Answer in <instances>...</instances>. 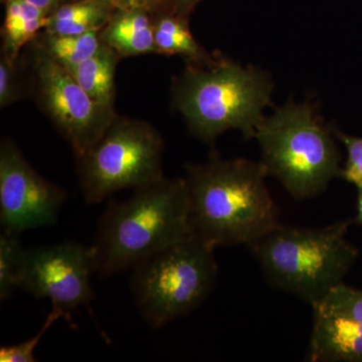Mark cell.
Listing matches in <instances>:
<instances>
[{"instance_id":"cell-8","label":"cell","mask_w":362,"mask_h":362,"mask_svg":"<svg viewBox=\"0 0 362 362\" xmlns=\"http://www.w3.org/2000/svg\"><path fill=\"white\" fill-rule=\"evenodd\" d=\"M32 87L42 111L75 156L84 154L104 134L117 113L95 102L70 71L59 65L37 42L32 56Z\"/></svg>"},{"instance_id":"cell-3","label":"cell","mask_w":362,"mask_h":362,"mask_svg":"<svg viewBox=\"0 0 362 362\" xmlns=\"http://www.w3.org/2000/svg\"><path fill=\"white\" fill-rule=\"evenodd\" d=\"M185 63L173 78L171 94L190 132L206 143L228 130H240L247 140L256 137L264 110L272 105L271 76L221 54Z\"/></svg>"},{"instance_id":"cell-7","label":"cell","mask_w":362,"mask_h":362,"mask_svg":"<svg viewBox=\"0 0 362 362\" xmlns=\"http://www.w3.org/2000/svg\"><path fill=\"white\" fill-rule=\"evenodd\" d=\"M163 138L148 122L117 115L102 137L77 159L84 201L95 204L127 188L164 177Z\"/></svg>"},{"instance_id":"cell-5","label":"cell","mask_w":362,"mask_h":362,"mask_svg":"<svg viewBox=\"0 0 362 362\" xmlns=\"http://www.w3.org/2000/svg\"><path fill=\"white\" fill-rule=\"evenodd\" d=\"M333 129L310 104L288 102L259 124L255 139L268 175L276 176L294 199H310L341 176Z\"/></svg>"},{"instance_id":"cell-1","label":"cell","mask_w":362,"mask_h":362,"mask_svg":"<svg viewBox=\"0 0 362 362\" xmlns=\"http://www.w3.org/2000/svg\"><path fill=\"white\" fill-rule=\"evenodd\" d=\"M194 235L209 246L247 247L279 225L262 162L221 158L185 166Z\"/></svg>"},{"instance_id":"cell-9","label":"cell","mask_w":362,"mask_h":362,"mask_svg":"<svg viewBox=\"0 0 362 362\" xmlns=\"http://www.w3.org/2000/svg\"><path fill=\"white\" fill-rule=\"evenodd\" d=\"M95 272L92 247L77 242L25 249L18 288L35 298H47L70 321L71 312L92 299Z\"/></svg>"},{"instance_id":"cell-12","label":"cell","mask_w":362,"mask_h":362,"mask_svg":"<svg viewBox=\"0 0 362 362\" xmlns=\"http://www.w3.org/2000/svg\"><path fill=\"white\" fill-rule=\"evenodd\" d=\"M100 39L121 58L158 54L154 40L153 11L150 9L116 11L100 32Z\"/></svg>"},{"instance_id":"cell-22","label":"cell","mask_w":362,"mask_h":362,"mask_svg":"<svg viewBox=\"0 0 362 362\" xmlns=\"http://www.w3.org/2000/svg\"><path fill=\"white\" fill-rule=\"evenodd\" d=\"M18 63H11L1 54L0 59V108H6L9 105L16 103L21 99L20 78H18Z\"/></svg>"},{"instance_id":"cell-6","label":"cell","mask_w":362,"mask_h":362,"mask_svg":"<svg viewBox=\"0 0 362 362\" xmlns=\"http://www.w3.org/2000/svg\"><path fill=\"white\" fill-rule=\"evenodd\" d=\"M214 252V247L194 235L133 268L131 290L151 327L187 315L206 299L218 275Z\"/></svg>"},{"instance_id":"cell-16","label":"cell","mask_w":362,"mask_h":362,"mask_svg":"<svg viewBox=\"0 0 362 362\" xmlns=\"http://www.w3.org/2000/svg\"><path fill=\"white\" fill-rule=\"evenodd\" d=\"M115 9L95 1L62 2L49 14L45 32L52 35H82L102 30Z\"/></svg>"},{"instance_id":"cell-4","label":"cell","mask_w":362,"mask_h":362,"mask_svg":"<svg viewBox=\"0 0 362 362\" xmlns=\"http://www.w3.org/2000/svg\"><path fill=\"white\" fill-rule=\"evenodd\" d=\"M349 221L320 228L281 223L250 245L274 287L314 305L320 302L354 265L358 252L346 240Z\"/></svg>"},{"instance_id":"cell-23","label":"cell","mask_w":362,"mask_h":362,"mask_svg":"<svg viewBox=\"0 0 362 362\" xmlns=\"http://www.w3.org/2000/svg\"><path fill=\"white\" fill-rule=\"evenodd\" d=\"M70 1H95L106 4L115 11L130 8H147L150 11H157L156 6L152 4L151 0H61L62 2Z\"/></svg>"},{"instance_id":"cell-20","label":"cell","mask_w":362,"mask_h":362,"mask_svg":"<svg viewBox=\"0 0 362 362\" xmlns=\"http://www.w3.org/2000/svg\"><path fill=\"white\" fill-rule=\"evenodd\" d=\"M59 318H65V314L56 307H52V311L45 319L44 325L40 328L39 332L30 339L20 343V344L11 345V346H2L0 349V361L1 362H35L37 361L33 351L39 344L40 339L44 337L45 332Z\"/></svg>"},{"instance_id":"cell-24","label":"cell","mask_w":362,"mask_h":362,"mask_svg":"<svg viewBox=\"0 0 362 362\" xmlns=\"http://www.w3.org/2000/svg\"><path fill=\"white\" fill-rule=\"evenodd\" d=\"M201 1L202 0H168L162 8L170 11L175 16L188 18L195 6Z\"/></svg>"},{"instance_id":"cell-27","label":"cell","mask_w":362,"mask_h":362,"mask_svg":"<svg viewBox=\"0 0 362 362\" xmlns=\"http://www.w3.org/2000/svg\"><path fill=\"white\" fill-rule=\"evenodd\" d=\"M152 4H154V6H156L157 9L162 8V7L164 6V4H166V1L168 0H151Z\"/></svg>"},{"instance_id":"cell-15","label":"cell","mask_w":362,"mask_h":362,"mask_svg":"<svg viewBox=\"0 0 362 362\" xmlns=\"http://www.w3.org/2000/svg\"><path fill=\"white\" fill-rule=\"evenodd\" d=\"M153 26L154 40L158 54H177L185 62H201L211 56L194 39L188 18L159 8L153 11Z\"/></svg>"},{"instance_id":"cell-17","label":"cell","mask_w":362,"mask_h":362,"mask_svg":"<svg viewBox=\"0 0 362 362\" xmlns=\"http://www.w3.org/2000/svg\"><path fill=\"white\" fill-rule=\"evenodd\" d=\"M101 30L82 33V35H59L44 33L37 40L54 61L66 70L78 65L97 52L102 45Z\"/></svg>"},{"instance_id":"cell-10","label":"cell","mask_w":362,"mask_h":362,"mask_svg":"<svg viewBox=\"0 0 362 362\" xmlns=\"http://www.w3.org/2000/svg\"><path fill=\"white\" fill-rule=\"evenodd\" d=\"M66 192L40 175L11 138L0 144V221L4 232L52 226L58 220Z\"/></svg>"},{"instance_id":"cell-18","label":"cell","mask_w":362,"mask_h":362,"mask_svg":"<svg viewBox=\"0 0 362 362\" xmlns=\"http://www.w3.org/2000/svg\"><path fill=\"white\" fill-rule=\"evenodd\" d=\"M20 235L4 233L0 235V300L6 301L18 288L25 249Z\"/></svg>"},{"instance_id":"cell-21","label":"cell","mask_w":362,"mask_h":362,"mask_svg":"<svg viewBox=\"0 0 362 362\" xmlns=\"http://www.w3.org/2000/svg\"><path fill=\"white\" fill-rule=\"evenodd\" d=\"M337 136L345 145L347 150V160L345 168L342 169L341 177L356 185L362 187V138L343 134L339 131L333 129Z\"/></svg>"},{"instance_id":"cell-25","label":"cell","mask_w":362,"mask_h":362,"mask_svg":"<svg viewBox=\"0 0 362 362\" xmlns=\"http://www.w3.org/2000/svg\"><path fill=\"white\" fill-rule=\"evenodd\" d=\"M25 1L44 9L49 14H51L52 11L61 4V0H25Z\"/></svg>"},{"instance_id":"cell-14","label":"cell","mask_w":362,"mask_h":362,"mask_svg":"<svg viewBox=\"0 0 362 362\" xmlns=\"http://www.w3.org/2000/svg\"><path fill=\"white\" fill-rule=\"evenodd\" d=\"M120 59L113 49L102 42L97 52L69 71L95 102L106 108L114 109L116 93L114 78Z\"/></svg>"},{"instance_id":"cell-2","label":"cell","mask_w":362,"mask_h":362,"mask_svg":"<svg viewBox=\"0 0 362 362\" xmlns=\"http://www.w3.org/2000/svg\"><path fill=\"white\" fill-rule=\"evenodd\" d=\"M194 235L185 178H161L107 207L92 246L95 272L107 277Z\"/></svg>"},{"instance_id":"cell-13","label":"cell","mask_w":362,"mask_h":362,"mask_svg":"<svg viewBox=\"0 0 362 362\" xmlns=\"http://www.w3.org/2000/svg\"><path fill=\"white\" fill-rule=\"evenodd\" d=\"M6 4L1 54L11 63H18L21 49L37 39L49 14L25 0H6Z\"/></svg>"},{"instance_id":"cell-26","label":"cell","mask_w":362,"mask_h":362,"mask_svg":"<svg viewBox=\"0 0 362 362\" xmlns=\"http://www.w3.org/2000/svg\"><path fill=\"white\" fill-rule=\"evenodd\" d=\"M356 221L362 226V187H358V195H357Z\"/></svg>"},{"instance_id":"cell-19","label":"cell","mask_w":362,"mask_h":362,"mask_svg":"<svg viewBox=\"0 0 362 362\" xmlns=\"http://www.w3.org/2000/svg\"><path fill=\"white\" fill-rule=\"evenodd\" d=\"M312 308L362 323V290L341 283L328 292L320 302L312 305Z\"/></svg>"},{"instance_id":"cell-11","label":"cell","mask_w":362,"mask_h":362,"mask_svg":"<svg viewBox=\"0 0 362 362\" xmlns=\"http://www.w3.org/2000/svg\"><path fill=\"white\" fill-rule=\"evenodd\" d=\"M309 361L362 362V323L313 308Z\"/></svg>"}]
</instances>
